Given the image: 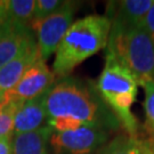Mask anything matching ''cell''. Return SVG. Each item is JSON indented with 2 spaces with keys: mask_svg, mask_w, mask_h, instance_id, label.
Segmentation results:
<instances>
[{
  "mask_svg": "<svg viewBox=\"0 0 154 154\" xmlns=\"http://www.w3.org/2000/svg\"><path fill=\"white\" fill-rule=\"evenodd\" d=\"M64 4L65 1L62 0H37L32 22L42 21L49 17L50 15L55 14L57 11H60Z\"/></svg>",
  "mask_w": 154,
  "mask_h": 154,
  "instance_id": "17",
  "label": "cell"
},
{
  "mask_svg": "<svg viewBox=\"0 0 154 154\" xmlns=\"http://www.w3.org/2000/svg\"><path fill=\"white\" fill-rule=\"evenodd\" d=\"M35 0H6L5 11L2 16L16 23L28 25L33 20Z\"/></svg>",
  "mask_w": 154,
  "mask_h": 154,
  "instance_id": "14",
  "label": "cell"
},
{
  "mask_svg": "<svg viewBox=\"0 0 154 154\" xmlns=\"http://www.w3.org/2000/svg\"><path fill=\"white\" fill-rule=\"evenodd\" d=\"M107 53L126 66L138 85L154 81V41L143 23L111 22Z\"/></svg>",
  "mask_w": 154,
  "mask_h": 154,
  "instance_id": "3",
  "label": "cell"
},
{
  "mask_svg": "<svg viewBox=\"0 0 154 154\" xmlns=\"http://www.w3.org/2000/svg\"><path fill=\"white\" fill-rule=\"evenodd\" d=\"M44 96L20 102L14 116V135L26 134L47 126V113L45 109Z\"/></svg>",
  "mask_w": 154,
  "mask_h": 154,
  "instance_id": "10",
  "label": "cell"
},
{
  "mask_svg": "<svg viewBox=\"0 0 154 154\" xmlns=\"http://www.w3.org/2000/svg\"><path fill=\"white\" fill-rule=\"evenodd\" d=\"M6 7V0H0V16H2Z\"/></svg>",
  "mask_w": 154,
  "mask_h": 154,
  "instance_id": "20",
  "label": "cell"
},
{
  "mask_svg": "<svg viewBox=\"0 0 154 154\" xmlns=\"http://www.w3.org/2000/svg\"><path fill=\"white\" fill-rule=\"evenodd\" d=\"M143 25L154 41V4H153V6L151 7V9L149 11V13L146 14L145 18H144Z\"/></svg>",
  "mask_w": 154,
  "mask_h": 154,
  "instance_id": "18",
  "label": "cell"
},
{
  "mask_svg": "<svg viewBox=\"0 0 154 154\" xmlns=\"http://www.w3.org/2000/svg\"><path fill=\"white\" fill-rule=\"evenodd\" d=\"M97 154H154V140L139 135H119L105 144Z\"/></svg>",
  "mask_w": 154,
  "mask_h": 154,
  "instance_id": "13",
  "label": "cell"
},
{
  "mask_svg": "<svg viewBox=\"0 0 154 154\" xmlns=\"http://www.w3.org/2000/svg\"><path fill=\"white\" fill-rule=\"evenodd\" d=\"M75 13V4L65 1L64 6L55 14L42 21L30 23V29L37 34V45L41 60L47 62L53 54H55L60 42L66 31L73 23Z\"/></svg>",
  "mask_w": 154,
  "mask_h": 154,
  "instance_id": "5",
  "label": "cell"
},
{
  "mask_svg": "<svg viewBox=\"0 0 154 154\" xmlns=\"http://www.w3.org/2000/svg\"><path fill=\"white\" fill-rule=\"evenodd\" d=\"M110 30L111 21L102 15H88L72 23L55 51V77H69L78 65L106 47Z\"/></svg>",
  "mask_w": 154,
  "mask_h": 154,
  "instance_id": "2",
  "label": "cell"
},
{
  "mask_svg": "<svg viewBox=\"0 0 154 154\" xmlns=\"http://www.w3.org/2000/svg\"><path fill=\"white\" fill-rule=\"evenodd\" d=\"M56 82L54 72L42 60L38 61L24 73L21 80L6 94L4 102H25L42 96Z\"/></svg>",
  "mask_w": 154,
  "mask_h": 154,
  "instance_id": "7",
  "label": "cell"
},
{
  "mask_svg": "<svg viewBox=\"0 0 154 154\" xmlns=\"http://www.w3.org/2000/svg\"><path fill=\"white\" fill-rule=\"evenodd\" d=\"M34 35L28 25H23L0 16V69L14 60Z\"/></svg>",
  "mask_w": 154,
  "mask_h": 154,
  "instance_id": "8",
  "label": "cell"
},
{
  "mask_svg": "<svg viewBox=\"0 0 154 154\" xmlns=\"http://www.w3.org/2000/svg\"><path fill=\"white\" fill-rule=\"evenodd\" d=\"M41 60L35 39L32 40L18 55L0 69V103H4L6 94L17 85L32 65Z\"/></svg>",
  "mask_w": 154,
  "mask_h": 154,
  "instance_id": "9",
  "label": "cell"
},
{
  "mask_svg": "<svg viewBox=\"0 0 154 154\" xmlns=\"http://www.w3.org/2000/svg\"><path fill=\"white\" fill-rule=\"evenodd\" d=\"M153 4L154 0H123L110 2L107 15L105 16L111 22L140 24Z\"/></svg>",
  "mask_w": 154,
  "mask_h": 154,
  "instance_id": "11",
  "label": "cell"
},
{
  "mask_svg": "<svg viewBox=\"0 0 154 154\" xmlns=\"http://www.w3.org/2000/svg\"><path fill=\"white\" fill-rule=\"evenodd\" d=\"M20 102H4L0 109V138L13 135L14 116Z\"/></svg>",
  "mask_w": 154,
  "mask_h": 154,
  "instance_id": "16",
  "label": "cell"
},
{
  "mask_svg": "<svg viewBox=\"0 0 154 154\" xmlns=\"http://www.w3.org/2000/svg\"><path fill=\"white\" fill-rule=\"evenodd\" d=\"M53 129L45 126L38 130L13 136L11 154H49L48 145Z\"/></svg>",
  "mask_w": 154,
  "mask_h": 154,
  "instance_id": "12",
  "label": "cell"
},
{
  "mask_svg": "<svg viewBox=\"0 0 154 154\" xmlns=\"http://www.w3.org/2000/svg\"><path fill=\"white\" fill-rule=\"evenodd\" d=\"M138 86L137 79L131 72L113 56L106 54L104 69L97 80L96 90L130 136H138L139 129V122L131 111L137 98Z\"/></svg>",
  "mask_w": 154,
  "mask_h": 154,
  "instance_id": "4",
  "label": "cell"
},
{
  "mask_svg": "<svg viewBox=\"0 0 154 154\" xmlns=\"http://www.w3.org/2000/svg\"><path fill=\"white\" fill-rule=\"evenodd\" d=\"M109 139L107 129L83 126L72 131L51 132L49 145L56 154H91Z\"/></svg>",
  "mask_w": 154,
  "mask_h": 154,
  "instance_id": "6",
  "label": "cell"
},
{
  "mask_svg": "<svg viewBox=\"0 0 154 154\" xmlns=\"http://www.w3.org/2000/svg\"><path fill=\"white\" fill-rule=\"evenodd\" d=\"M13 135L0 138V154H11Z\"/></svg>",
  "mask_w": 154,
  "mask_h": 154,
  "instance_id": "19",
  "label": "cell"
},
{
  "mask_svg": "<svg viewBox=\"0 0 154 154\" xmlns=\"http://www.w3.org/2000/svg\"><path fill=\"white\" fill-rule=\"evenodd\" d=\"M145 91V125L144 129L146 131L147 138L154 140V81H149L143 85Z\"/></svg>",
  "mask_w": 154,
  "mask_h": 154,
  "instance_id": "15",
  "label": "cell"
},
{
  "mask_svg": "<svg viewBox=\"0 0 154 154\" xmlns=\"http://www.w3.org/2000/svg\"><path fill=\"white\" fill-rule=\"evenodd\" d=\"M2 105H4V103H0V109L2 107Z\"/></svg>",
  "mask_w": 154,
  "mask_h": 154,
  "instance_id": "21",
  "label": "cell"
},
{
  "mask_svg": "<svg viewBox=\"0 0 154 154\" xmlns=\"http://www.w3.org/2000/svg\"><path fill=\"white\" fill-rule=\"evenodd\" d=\"M47 121L55 118H69L82 126L116 128L118 120L105 106L98 93L73 78L56 81L44 96Z\"/></svg>",
  "mask_w": 154,
  "mask_h": 154,
  "instance_id": "1",
  "label": "cell"
}]
</instances>
